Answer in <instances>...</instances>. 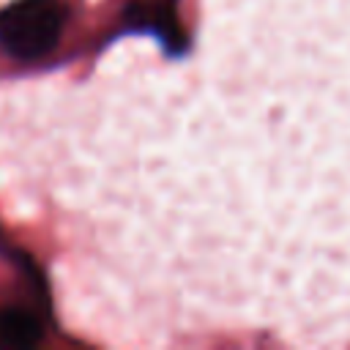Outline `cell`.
I'll return each instance as SVG.
<instances>
[{"label":"cell","instance_id":"obj_1","mask_svg":"<svg viewBox=\"0 0 350 350\" xmlns=\"http://www.w3.org/2000/svg\"><path fill=\"white\" fill-rule=\"evenodd\" d=\"M63 0H16L0 11V46L16 60H41L66 30Z\"/></svg>","mask_w":350,"mask_h":350},{"label":"cell","instance_id":"obj_2","mask_svg":"<svg viewBox=\"0 0 350 350\" xmlns=\"http://www.w3.org/2000/svg\"><path fill=\"white\" fill-rule=\"evenodd\" d=\"M0 334L5 342L16 345V347H27V345L38 342L41 328L33 314H27L22 309H8L0 314Z\"/></svg>","mask_w":350,"mask_h":350}]
</instances>
